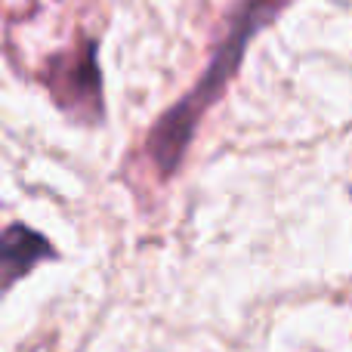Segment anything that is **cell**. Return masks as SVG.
Returning a JSON list of instances; mask_svg holds the SVG:
<instances>
[{"label": "cell", "instance_id": "6da1fadb", "mask_svg": "<svg viewBox=\"0 0 352 352\" xmlns=\"http://www.w3.org/2000/svg\"><path fill=\"white\" fill-rule=\"evenodd\" d=\"M281 3H285V0H250V3L241 10V16L235 19L229 37H226V43L217 50L213 62L207 65V72L201 74L198 87H195L176 109H170L164 118H161V124L155 127L152 140H148V152H152V158L158 161L161 173H173L176 167H179L182 155H186L188 142H192L198 118L204 115V111L210 109L213 99L223 93V87L229 84V78L235 74L244 50H248L250 37L278 12Z\"/></svg>", "mask_w": 352, "mask_h": 352}, {"label": "cell", "instance_id": "7a4b0ae2", "mask_svg": "<svg viewBox=\"0 0 352 352\" xmlns=\"http://www.w3.org/2000/svg\"><path fill=\"white\" fill-rule=\"evenodd\" d=\"M0 260H3V281L12 285L19 275H25L34 263L50 260L53 248H50L47 238H41L34 229H25V226H10L0 244Z\"/></svg>", "mask_w": 352, "mask_h": 352}]
</instances>
